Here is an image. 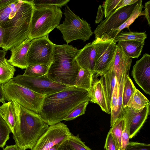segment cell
<instances>
[{
  "mask_svg": "<svg viewBox=\"0 0 150 150\" xmlns=\"http://www.w3.org/2000/svg\"><path fill=\"white\" fill-rule=\"evenodd\" d=\"M32 0H0V25L4 35L1 48L6 52L29 38Z\"/></svg>",
  "mask_w": 150,
  "mask_h": 150,
  "instance_id": "cell-1",
  "label": "cell"
},
{
  "mask_svg": "<svg viewBox=\"0 0 150 150\" xmlns=\"http://www.w3.org/2000/svg\"><path fill=\"white\" fill-rule=\"evenodd\" d=\"M91 101L89 92L74 86L46 96L38 115L49 126L60 122L77 106Z\"/></svg>",
  "mask_w": 150,
  "mask_h": 150,
  "instance_id": "cell-2",
  "label": "cell"
},
{
  "mask_svg": "<svg viewBox=\"0 0 150 150\" xmlns=\"http://www.w3.org/2000/svg\"><path fill=\"white\" fill-rule=\"evenodd\" d=\"M12 102L17 118L13 133L15 144L20 150L32 149L49 126L38 114Z\"/></svg>",
  "mask_w": 150,
  "mask_h": 150,
  "instance_id": "cell-3",
  "label": "cell"
},
{
  "mask_svg": "<svg viewBox=\"0 0 150 150\" xmlns=\"http://www.w3.org/2000/svg\"><path fill=\"white\" fill-rule=\"evenodd\" d=\"M80 50L68 44H54L52 60L46 74L49 78L57 83L74 86L81 68L76 60Z\"/></svg>",
  "mask_w": 150,
  "mask_h": 150,
  "instance_id": "cell-4",
  "label": "cell"
},
{
  "mask_svg": "<svg viewBox=\"0 0 150 150\" xmlns=\"http://www.w3.org/2000/svg\"><path fill=\"white\" fill-rule=\"evenodd\" d=\"M62 14L60 8L56 6H35L29 38L32 40L48 35L59 25Z\"/></svg>",
  "mask_w": 150,
  "mask_h": 150,
  "instance_id": "cell-5",
  "label": "cell"
},
{
  "mask_svg": "<svg viewBox=\"0 0 150 150\" xmlns=\"http://www.w3.org/2000/svg\"><path fill=\"white\" fill-rule=\"evenodd\" d=\"M3 87L5 101H14L26 109L40 113L46 95L17 83L13 79L3 84Z\"/></svg>",
  "mask_w": 150,
  "mask_h": 150,
  "instance_id": "cell-6",
  "label": "cell"
},
{
  "mask_svg": "<svg viewBox=\"0 0 150 150\" xmlns=\"http://www.w3.org/2000/svg\"><path fill=\"white\" fill-rule=\"evenodd\" d=\"M64 11V21L56 27L62 33L64 40L68 44L76 40H88L93 34L90 25L74 13L67 5Z\"/></svg>",
  "mask_w": 150,
  "mask_h": 150,
  "instance_id": "cell-7",
  "label": "cell"
},
{
  "mask_svg": "<svg viewBox=\"0 0 150 150\" xmlns=\"http://www.w3.org/2000/svg\"><path fill=\"white\" fill-rule=\"evenodd\" d=\"M92 42L96 52L94 72L97 75L101 76L112 67L117 44L112 39L102 38H95Z\"/></svg>",
  "mask_w": 150,
  "mask_h": 150,
  "instance_id": "cell-8",
  "label": "cell"
},
{
  "mask_svg": "<svg viewBox=\"0 0 150 150\" xmlns=\"http://www.w3.org/2000/svg\"><path fill=\"white\" fill-rule=\"evenodd\" d=\"M13 79L22 86L46 96L61 91L69 86L53 81L46 74L37 76L18 74L13 77Z\"/></svg>",
  "mask_w": 150,
  "mask_h": 150,
  "instance_id": "cell-9",
  "label": "cell"
},
{
  "mask_svg": "<svg viewBox=\"0 0 150 150\" xmlns=\"http://www.w3.org/2000/svg\"><path fill=\"white\" fill-rule=\"evenodd\" d=\"M54 44L48 35L32 40L27 54L28 65L40 64L49 66L52 58Z\"/></svg>",
  "mask_w": 150,
  "mask_h": 150,
  "instance_id": "cell-10",
  "label": "cell"
},
{
  "mask_svg": "<svg viewBox=\"0 0 150 150\" xmlns=\"http://www.w3.org/2000/svg\"><path fill=\"white\" fill-rule=\"evenodd\" d=\"M71 134L67 125L60 122L49 126L31 150H47L63 142Z\"/></svg>",
  "mask_w": 150,
  "mask_h": 150,
  "instance_id": "cell-11",
  "label": "cell"
},
{
  "mask_svg": "<svg viewBox=\"0 0 150 150\" xmlns=\"http://www.w3.org/2000/svg\"><path fill=\"white\" fill-rule=\"evenodd\" d=\"M137 2L119 9H116L108 17L101 21L93 33L95 38H100L104 34L108 33L111 30L121 26L130 16Z\"/></svg>",
  "mask_w": 150,
  "mask_h": 150,
  "instance_id": "cell-12",
  "label": "cell"
},
{
  "mask_svg": "<svg viewBox=\"0 0 150 150\" xmlns=\"http://www.w3.org/2000/svg\"><path fill=\"white\" fill-rule=\"evenodd\" d=\"M132 75L138 86L146 94H150V55L144 54L133 66Z\"/></svg>",
  "mask_w": 150,
  "mask_h": 150,
  "instance_id": "cell-13",
  "label": "cell"
},
{
  "mask_svg": "<svg viewBox=\"0 0 150 150\" xmlns=\"http://www.w3.org/2000/svg\"><path fill=\"white\" fill-rule=\"evenodd\" d=\"M150 104L140 110H136L126 106L124 118L129 128L130 139L139 131L147 119L150 113Z\"/></svg>",
  "mask_w": 150,
  "mask_h": 150,
  "instance_id": "cell-14",
  "label": "cell"
},
{
  "mask_svg": "<svg viewBox=\"0 0 150 150\" xmlns=\"http://www.w3.org/2000/svg\"><path fill=\"white\" fill-rule=\"evenodd\" d=\"M31 40L29 38L10 49L11 55L8 61L13 67L23 69L28 66L27 57Z\"/></svg>",
  "mask_w": 150,
  "mask_h": 150,
  "instance_id": "cell-15",
  "label": "cell"
},
{
  "mask_svg": "<svg viewBox=\"0 0 150 150\" xmlns=\"http://www.w3.org/2000/svg\"><path fill=\"white\" fill-rule=\"evenodd\" d=\"M132 62V59L126 56L120 45H117L115 54L112 67L115 73L118 84L120 82L124 73L129 74Z\"/></svg>",
  "mask_w": 150,
  "mask_h": 150,
  "instance_id": "cell-16",
  "label": "cell"
},
{
  "mask_svg": "<svg viewBox=\"0 0 150 150\" xmlns=\"http://www.w3.org/2000/svg\"><path fill=\"white\" fill-rule=\"evenodd\" d=\"M96 54L95 46L92 42H90L81 49L76 60L81 68L94 72Z\"/></svg>",
  "mask_w": 150,
  "mask_h": 150,
  "instance_id": "cell-17",
  "label": "cell"
},
{
  "mask_svg": "<svg viewBox=\"0 0 150 150\" xmlns=\"http://www.w3.org/2000/svg\"><path fill=\"white\" fill-rule=\"evenodd\" d=\"M101 76L99 80L103 88L108 109L111 112V99L117 81L115 74L111 67L108 71Z\"/></svg>",
  "mask_w": 150,
  "mask_h": 150,
  "instance_id": "cell-18",
  "label": "cell"
},
{
  "mask_svg": "<svg viewBox=\"0 0 150 150\" xmlns=\"http://www.w3.org/2000/svg\"><path fill=\"white\" fill-rule=\"evenodd\" d=\"M89 93L91 102L99 105L103 111L108 114L111 113L108 108L102 86L99 80L94 82L92 81Z\"/></svg>",
  "mask_w": 150,
  "mask_h": 150,
  "instance_id": "cell-19",
  "label": "cell"
},
{
  "mask_svg": "<svg viewBox=\"0 0 150 150\" xmlns=\"http://www.w3.org/2000/svg\"><path fill=\"white\" fill-rule=\"evenodd\" d=\"M143 7L142 1L138 0L131 15L118 28L111 30L108 33L104 34L101 38L108 39H113L125 28H127L130 31L129 26L139 16V15Z\"/></svg>",
  "mask_w": 150,
  "mask_h": 150,
  "instance_id": "cell-20",
  "label": "cell"
},
{
  "mask_svg": "<svg viewBox=\"0 0 150 150\" xmlns=\"http://www.w3.org/2000/svg\"><path fill=\"white\" fill-rule=\"evenodd\" d=\"M118 42L124 54L131 59L138 58L140 56L145 43L133 40Z\"/></svg>",
  "mask_w": 150,
  "mask_h": 150,
  "instance_id": "cell-21",
  "label": "cell"
},
{
  "mask_svg": "<svg viewBox=\"0 0 150 150\" xmlns=\"http://www.w3.org/2000/svg\"><path fill=\"white\" fill-rule=\"evenodd\" d=\"M0 116L9 126L13 134L17 118L12 101L5 103L0 106Z\"/></svg>",
  "mask_w": 150,
  "mask_h": 150,
  "instance_id": "cell-22",
  "label": "cell"
},
{
  "mask_svg": "<svg viewBox=\"0 0 150 150\" xmlns=\"http://www.w3.org/2000/svg\"><path fill=\"white\" fill-rule=\"evenodd\" d=\"M95 73L90 70L81 68L76 78L74 86L86 90H91L93 77Z\"/></svg>",
  "mask_w": 150,
  "mask_h": 150,
  "instance_id": "cell-23",
  "label": "cell"
},
{
  "mask_svg": "<svg viewBox=\"0 0 150 150\" xmlns=\"http://www.w3.org/2000/svg\"><path fill=\"white\" fill-rule=\"evenodd\" d=\"M16 71L14 67L4 58L0 60V84H4L13 78Z\"/></svg>",
  "mask_w": 150,
  "mask_h": 150,
  "instance_id": "cell-24",
  "label": "cell"
},
{
  "mask_svg": "<svg viewBox=\"0 0 150 150\" xmlns=\"http://www.w3.org/2000/svg\"><path fill=\"white\" fill-rule=\"evenodd\" d=\"M126 74L129 75L126 73H124L120 82L119 84H118V93L117 107L115 116L112 120L110 121V127H111L113 126L117 120L124 118L125 108L124 107L123 105L122 96L125 77Z\"/></svg>",
  "mask_w": 150,
  "mask_h": 150,
  "instance_id": "cell-25",
  "label": "cell"
},
{
  "mask_svg": "<svg viewBox=\"0 0 150 150\" xmlns=\"http://www.w3.org/2000/svg\"><path fill=\"white\" fill-rule=\"evenodd\" d=\"M150 104L149 100L138 89L135 91L129 99L127 106L136 110H140L146 105Z\"/></svg>",
  "mask_w": 150,
  "mask_h": 150,
  "instance_id": "cell-26",
  "label": "cell"
},
{
  "mask_svg": "<svg viewBox=\"0 0 150 150\" xmlns=\"http://www.w3.org/2000/svg\"><path fill=\"white\" fill-rule=\"evenodd\" d=\"M146 38L147 35L145 32H133L129 31V32H120L112 39V40L115 43L120 41L130 40L144 42Z\"/></svg>",
  "mask_w": 150,
  "mask_h": 150,
  "instance_id": "cell-27",
  "label": "cell"
},
{
  "mask_svg": "<svg viewBox=\"0 0 150 150\" xmlns=\"http://www.w3.org/2000/svg\"><path fill=\"white\" fill-rule=\"evenodd\" d=\"M125 125V120L124 118L119 119L116 121L109 131L115 140L118 149L120 150L121 149L122 135Z\"/></svg>",
  "mask_w": 150,
  "mask_h": 150,
  "instance_id": "cell-28",
  "label": "cell"
},
{
  "mask_svg": "<svg viewBox=\"0 0 150 150\" xmlns=\"http://www.w3.org/2000/svg\"><path fill=\"white\" fill-rule=\"evenodd\" d=\"M136 88L129 75L126 74L125 77L122 96L123 105L124 108L127 106L129 99Z\"/></svg>",
  "mask_w": 150,
  "mask_h": 150,
  "instance_id": "cell-29",
  "label": "cell"
},
{
  "mask_svg": "<svg viewBox=\"0 0 150 150\" xmlns=\"http://www.w3.org/2000/svg\"><path fill=\"white\" fill-rule=\"evenodd\" d=\"M49 66L43 64H35L28 65L25 69L24 75L33 76H42L46 74Z\"/></svg>",
  "mask_w": 150,
  "mask_h": 150,
  "instance_id": "cell-30",
  "label": "cell"
},
{
  "mask_svg": "<svg viewBox=\"0 0 150 150\" xmlns=\"http://www.w3.org/2000/svg\"><path fill=\"white\" fill-rule=\"evenodd\" d=\"M12 132L9 126L0 116V147L3 148Z\"/></svg>",
  "mask_w": 150,
  "mask_h": 150,
  "instance_id": "cell-31",
  "label": "cell"
},
{
  "mask_svg": "<svg viewBox=\"0 0 150 150\" xmlns=\"http://www.w3.org/2000/svg\"><path fill=\"white\" fill-rule=\"evenodd\" d=\"M67 140L69 144L74 150H92L85 145L78 135L74 136L71 134Z\"/></svg>",
  "mask_w": 150,
  "mask_h": 150,
  "instance_id": "cell-32",
  "label": "cell"
},
{
  "mask_svg": "<svg viewBox=\"0 0 150 150\" xmlns=\"http://www.w3.org/2000/svg\"><path fill=\"white\" fill-rule=\"evenodd\" d=\"M69 1V0H33V3L35 6H56L60 8Z\"/></svg>",
  "mask_w": 150,
  "mask_h": 150,
  "instance_id": "cell-33",
  "label": "cell"
},
{
  "mask_svg": "<svg viewBox=\"0 0 150 150\" xmlns=\"http://www.w3.org/2000/svg\"><path fill=\"white\" fill-rule=\"evenodd\" d=\"M88 102H83L75 108L64 119L65 121H70L77 117L84 114Z\"/></svg>",
  "mask_w": 150,
  "mask_h": 150,
  "instance_id": "cell-34",
  "label": "cell"
},
{
  "mask_svg": "<svg viewBox=\"0 0 150 150\" xmlns=\"http://www.w3.org/2000/svg\"><path fill=\"white\" fill-rule=\"evenodd\" d=\"M121 0H106L103 5L105 18L108 17L120 6Z\"/></svg>",
  "mask_w": 150,
  "mask_h": 150,
  "instance_id": "cell-35",
  "label": "cell"
},
{
  "mask_svg": "<svg viewBox=\"0 0 150 150\" xmlns=\"http://www.w3.org/2000/svg\"><path fill=\"white\" fill-rule=\"evenodd\" d=\"M118 93V87L117 80L116 83L112 94L110 104V121L113 119L117 111Z\"/></svg>",
  "mask_w": 150,
  "mask_h": 150,
  "instance_id": "cell-36",
  "label": "cell"
},
{
  "mask_svg": "<svg viewBox=\"0 0 150 150\" xmlns=\"http://www.w3.org/2000/svg\"><path fill=\"white\" fill-rule=\"evenodd\" d=\"M130 133L129 126L125 121V125L122 135L121 147L120 150H125L129 142Z\"/></svg>",
  "mask_w": 150,
  "mask_h": 150,
  "instance_id": "cell-37",
  "label": "cell"
},
{
  "mask_svg": "<svg viewBox=\"0 0 150 150\" xmlns=\"http://www.w3.org/2000/svg\"><path fill=\"white\" fill-rule=\"evenodd\" d=\"M125 150H150V145L137 142H129Z\"/></svg>",
  "mask_w": 150,
  "mask_h": 150,
  "instance_id": "cell-38",
  "label": "cell"
},
{
  "mask_svg": "<svg viewBox=\"0 0 150 150\" xmlns=\"http://www.w3.org/2000/svg\"><path fill=\"white\" fill-rule=\"evenodd\" d=\"M104 148L105 150H118L116 144L112 135L109 132L107 134Z\"/></svg>",
  "mask_w": 150,
  "mask_h": 150,
  "instance_id": "cell-39",
  "label": "cell"
},
{
  "mask_svg": "<svg viewBox=\"0 0 150 150\" xmlns=\"http://www.w3.org/2000/svg\"><path fill=\"white\" fill-rule=\"evenodd\" d=\"M145 10L143 11H141L140 13L139 16L144 15L145 16L148 21V24L149 26L150 25V1L146 2L144 6Z\"/></svg>",
  "mask_w": 150,
  "mask_h": 150,
  "instance_id": "cell-40",
  "label": "cell"
},
{
  "mask_svg": "<svg viewBox=\"0 0 150 150\" xmlns=\"http://www.w3.org/2000/svg\"><path fill=\"white\" fill-rule=\"evenodd\" d=\"M138 0H121L119 6L116 9H119L124 7L134 4Z\"/></svg>",
  "mask_w": 150,
  "mask_h": 150,
  "instance_id": "cell-41",
  "label": "cell"
},
{
  "mask_svg": "<svg viewBox=\"0 0 150 150\" xmlns=\"http://www.w3.org/2000/svg\"><path fill=\"white\" fill-rule=\"evenodd\" d=\"M57 150H74L69 144L67 139L60 144Z\"/></svg>",
  "mask_w": 150,
  "mask_h": 150,
  "instance_id": "cell-42",
  "label": "cell"
},
{
  "mask_svg": "<svg viewBox=\"0 0 150 150\" xmlns=\"http://www.w3.org/2000/svg\"><path fill=\"white\" fill-rule=\"evenodd\" d=\"M104 14V12L101 6L100 5L98 8L97 14L95 22L96 23H99L101 21L103 17Z\"/></svg>",
  "mask_w": 150,
  "mask_h": 150,
  "instance_id": "cell-43",
  "label": "cell"
},
{
  "mask_svg": "<svg viewBox=\"0 0 150 150\" xmlns=\"http://www.w3.org/2000/svg\"><path fill=\"white\" fill-rule=\"evenodd\" d=\"M3 84H0V103H5Z\"/></svg>",
  "mask_w": 150,
  "mask_h": 150,
  "instance_id": "cell-44",
  "label": "cell"
},
{
  "mask_svg": "<svg viewBox=\"0 0 150 150\" xmlns=\"http://www.w3.org/2000/svg\"><path fill=\"white\" fill-rule=\"evenodd\" d=\"M4 35V29L0 25V48H1Z\"/></svg>",
  "mask_w": 150,
  "mask_h": 150,
  "instance_id": "cell-45",
  "label": "cell"
},
{
  "mask_svg": "<svg viewBox=\"0 0 150 150\" xmlns=\"http://www.w3.org/2000/svg\"><path fill=\"white\" fill-rule=\"evenodd\" d=\"M3 150H20L16 145L7 146Z\"/></svg>",
  "mask_w": 150,
  "mask_h": 150,
  "instance_id": "cell-46",
  "label": "cell"
},
{
  "mask_svg": "<svg viewBox=\"0 0 150 150\" xmlns=\"http://www.w3.org/2000/svg\"><path fill=\"white\" fill-rule=\"evenodd\" d=\"M6 52L4 50H0V60L5 58Z\"/></svg>",
  "mask_w": 150,
  "mask_h": 150,
  "instance_id": "cell-47",
  "label": "cell"
},
{
  "mask_svg": "<svg viewBox=\"0 0 150 150\" xmlns=\"http://www.w3.org/2000/svg\"><path fill=\"white\" fill-rule=\"evenodd\" d=\"M61 143L56 144L53 146L50 149H49L47 150H57Z\"/></svg>",
  "mask_w": 150,
  "mask_h": 150,
  "instance_id": "cell-48",
  "label": "cell"
},
{
  "mask_svg": "<svg viewBox=\"0 0 150 150\" xmlns=\"http://www.w3.org/2000/svg\"><path fill=\"white\" fill-rule=\"evenodd\" d=\"M118 150H120V149H118Z\"/></svg>",
  "mask_w": 150,
  "mask_h": 150,
  "instance_id": "cell-49",
  "label": "cell"
}]
</instances>
